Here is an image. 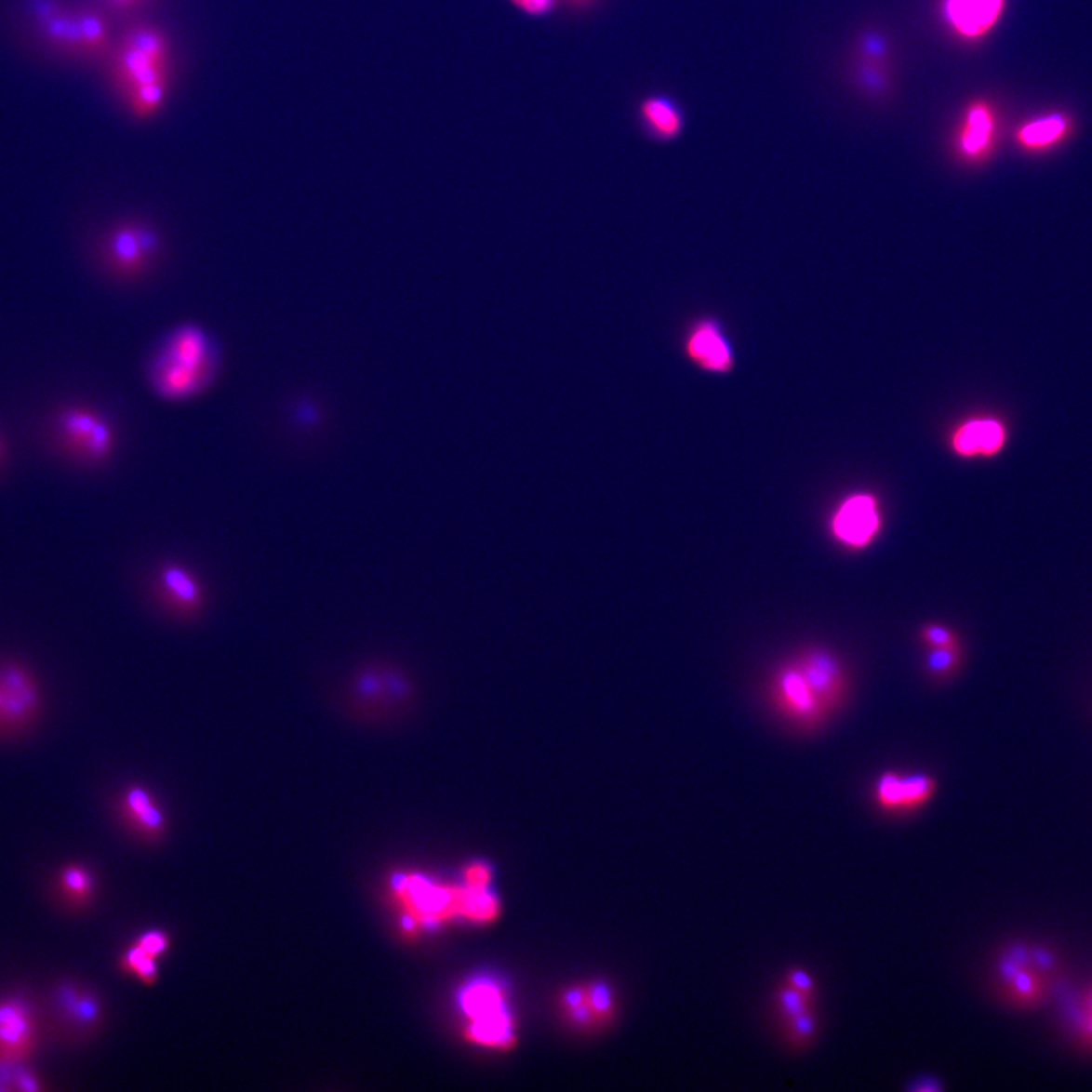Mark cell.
Segmentation results:
<instances>
[{"label":"cell","mask_w":1092,"mask_h":1092,"mask_svg":"<svg viewBox=\"0 0 1092 1092\" xmlns=\"http://www.w3.org/2000/svg\"><path fill=\"white\" fill-rule=\"evenodd\" d=\"M848 694L846 668L822 648H806L786 661L769 683L777 712L801 728L821 726Z\"/></svg>","instance_id":"cell-1"},{"label":"cell","mask_w":1092,"mask_h":1092,"mask_svg":"<svg viewBox=\"0 0 1092 1092\" xmlns=\"http://www.w3.org/2000/svg\"><path fill=\"white\" fill-rule=\"evenodd\" d=\"M220 365V345L206 328L178 325L149 353L146 381L156 396L182 401L206 391L218 379Z\"/></svg>","instance_id":"cell-2"},{"label":"cell","mask_w":1092,"mask_h":1092,"mask_svg":"<svg viewBox=\"0 0 1092 1092\" xmlns=\"http://www.w3.org/2000/svg\"><path fill=\"white\" fill-rule=\"evenodd\" d=\"M391 891L401 909V926L406 935L459 918L492 923L499 915V903L489 887L445 885L415 872H398L392 879Z\"/></svg>","instance_id":"cell-3"},{"label":"cell","mask_w":1092,"mask_h":1092,"mask_svg":"<svg viewBox=\"0 0 1092 1092\" xmlns=\"http://www.w3.org/2000/svg\"><path fill=\"white\" fill-rule=\"evenodd\" d=\"M348 707L363 723H399L415 716L422 701L419 682L406 666L392 659H374L353 671Z\"/></svg>","instance_id":"cell-4"},{"label":"cell","mask_w":1092,"mask_h":1092,"mask_svg":"<svg viewBox=\"0 0 1092 1092\" xmlns=\"http://www.w3.org/2000/svg\"><path fill=\"white\" fill-rule=\"evenodd\" d=\"M1055 981V962L1041 950L1024 945L1010 947L998 961V990L1012 1006H1041L1051 994Z\"/></svg>","instance_id":"cell-5"},{"label":"cell","mask_w":1092,"mask_h":1092,"mask_svg":"<svg viewBox=\"0 0 1092 1092\" xmlns=\"http://www.w3.org/2000/svg\"><path fill=\"white\" fill-rule=\"evenodd\" d=\"M45 712V690L35 671L17 659L0 660V739L25 735Z\"/></svg>","instance_id":"cell-6"},{"label":"cell","mask_w":1092,"mask_h":1092,"mask_svg":"<svg viewBox=\"0 0 1092 1092\" xmlns=\"http://www.w3.org/2000/svg\"><path fill=\"white\" fill-rule=\"evenodd\" d=\"M58 448L64 456L87 466H96L112 457L115 435L100 413L86 406H66L54 418Z\"/></svg>","instance_id":"cell-7"},{"label":"cell","mask_w":1092,"mask_h":1092,"mask_svg":"<svg viewBox=\"0 0 1092 1092\" xmlns=\"http://www.w3.org/2000/svg\"><path fill=\"white\" fill-rule=\"evenodd\" d=\"M460 1006L468 1017L466 1036L471 1043L497 1050H509L516 1043L504 992L497 983L478 980L466 986L461 991Z\"/></svg>","instance_id":"cell-8"},{"label":"cell","mask_w":1092,"mask_h":1092,"mask_svg":"<svg viewBox=\"0 0 1092 1092\" xmlns=\"http://www.w3.org/2000/svg\"><path fill=\"white\" fill-rule=\"evenodd\" d=\"M680 346L687 362L702 374L728 375L735 367L730 337L714 316H699L690 321Z\"/></svg>","instance_id":"cell-9"},{"label":"cell","mask_w":1092,"mask_h":1092,"mask_svg":"<svg viewBox=\"0 0 1092 1092\" xmlns=\"http://www.w3.org/2000/svg\"><path fill=\"white\" fill-rule=\"evenodd\" d=\"M153 593L166 613L180 619L196 618L206 607V588L184 563H163L153 575Z\"/></svg>","instance_id":"cell-10"},{"label":"cell","mask_w":1092,"mask_h":1092,"mask_svg":"<svg viewBox=\"0 0 1092 1092\" xmlns=\"http://www.w3.org/2000/svg\"><path fill=\"white\" fill-rule=\"evenodd\" d=\"M882 513L872 493L856 492L844 498L830 519V531L841 545L863 550L879 536Z\"/></svg>","instance_id":"cell-11"},{"label":"cell","mask_w":1092,"mask_h":1092,"mask_svg":"<svg viewBox=\"0 0 1092 1092\" xmlns=\"http://www.w3.org/2000/svg\"><path fill=\"white\" fill-rule=\"evenodd\" d=\"M37 1043V1021L21 998L0 1000V1064L23 1062Z\"/></svg>","instance_id":"cell-12"},{"label":"cell","mask_w":1092,"mask_h":1092,"mask_svg":"<svg viewBox=\"0 0 1092 1092\" xmlns=\"http://www.w3.org/2000/svg\"><path fill=\"white\" fill-rule=\"evenodd\" d=\"M158 249V235L148 226L125 223L108 234L103 255L112 271L132 275L153 259Z\"/></svg>","instance_id":"cell-13"},{"label":"cell","mask_w":1092,"mask_h":1092,"mask_svg":"<svg viewBox=\"0 0 1092 1092\" xmlns=\"http://www.w3.org/2000/svg\"><path fill=\"white\" fill-rule=\"evenodd\" d=\"M937 788V780L925 772H883L874 784V801L885 812H912L932 800Z\"/></svg>","instance_id":"cell-14"},{"label":"cell","mask_w":1092,"mask_h":1092,"mask_svg":"<svg viewBox=\"0 0 1092 1092\" xmlns=\"http://www.w3.org/2000/svg\"><path fill=\"white\" fill-rule=\"evenodd\" d=\"M1006 442V432L994 419H969L957 425L950 435V448L962 459L992 457Z\"/></svg>","instance_id":"cell-15"},{"label":"cell","mask_w":1092,"mask_h":1092,"mask_svg":"<svg viewBox=\"0 0 1092 1092\" xmlns=\"http://www.w3.org/2000/svg\"><path fill=\"white\" fill-rule=\"evenodd\" d=\"M1005 0H945V19L959 35L978 38L994 28Z\"/></svg>","instance_id":"cell-16"},{"label":"cell","mask_w":1092,"mask_h":1092,"mask_svg":"<svg viewBox=\"0 0 1092 1092\" xmlns=\"http://www.w3.org/2000/svg\"><path fill=\"white\" fill-rule=\"evenodd\" d=\"M813 994L797 990L784 981L777 994V1007L788 1021V1031L793 1043H807L817 1031L812 1007Z\"/></svg>","instance_id":"cell-17"},{"label":"cell","mask_w":1092,"mask_h":1092,"mask_svg":"<svg viewBox=\"0 0 1092 1092\" xmlns=\"http://www.w3.org/2000/svg\"><path fill=\"white\" fill-rule=\"evenodd\" d=\"M57 1006L62 1019L81 1031L95 1029L102 1015L98 997L72 983L58 986Z\"/></svg>","instance_id":"cell-18"},{"label":"cell","mask_w":1092,"mask_h":1092,"mask_svg":"<svg viewBox=\"0 0 1092 1092\" xmlns=\"http://www.w3.org/2000/svg\"><path fill=\"white\" fill-rule=\"evenodd\" d=\"M120 809L127 821L148 836H158L165 829V815L148 789L131 786L124 793Z\"/></svg>","instance_id":"cell-19"},{"label":"cell","mask_w":1092,"mask_h":1092,"mask_svg":"<svg viewBox=\"0 0 1092 1092\" xmlns=\"http://www.w3.org/2000/svg\"><path fill=\"white\" fill-rule=\"evenodd\" d=\"M639 113L645 127L660 140H673L682 132V114L670 99L661 96L645 99Z\"/></svg>","instance_id":"cell-20"},{"label":"cell","mask_w":1092,"mask_h":1092,"mask_svg":"<svg viewBox=\"0 0 1092 1092\" xmlns=\"http://www.w3.org/2000/svg\"><path fill=\"white\" fill-rule=\"evenodd\" d=\"M994 114L990 108L983 103L969 108L959 137L962 153L966 156H979L985 153L994 136Z\"/></svg>","instance_id":"cell-21"},{"label":"cell","mask_w":1092,"mask_h":1092,"mask_svg":"<svg viewBox=\"0 0 1092 1092\" xmlns=\"http://www.w3.org/2000/svg\"><path fill=\"white\" fill-rule=\"evenodd\" d=\"M566 1007L575 1019L593 1022L607 1019L612 1005L606 991L595 986H584L566 995Z\"/></svg>","instance_id":"cell-22"},{"label":"cell","mask_w":1092,"mask_h":1092,"mask_svg":"<svg viewBox=\"0 0 1092 1092\" xmlns=\"http://www.w3.org/2000/svg\"><path fill=\"white\" fill-rule=\"evenodd\" d=\"M122 43L140 50L144 55L153 58V61L161 64H168L170 61L167 38L155 26L134 23L125 31Z\"/></svg>","instance_id":"cell-23"},{"label":"cell","mask_w":1092,"mask_h":1092,"mask_svg":"<svg viewBox=\"0 0 1092 1092\" xmlns=\"http://www.w3.org/2000/svg\"><path fill=\"white\" fill-rule=\"evenodd\" d=\"M1067 120L1059 114L1047 115L1024 125L1019 131V143L1027 148H1044L1059 140L1067 131Z\"/></svg>","instance_id":"cell-24"},{"label":"cell","mask_w":1092,"mask_h":1092,"mask_svg":"<svg viewBox=\"0 0 1092 1092\" xmlns=\"http://www.w3.org/2000/svg\"><path fill=\"white\" fill-rule=\"evenodd\" d=\"M156 64H161V62L153 61V58L144 55L140 50L120 43L119 49L115 50L114 58H113V76H114L115 84L120 88H124L131 79L136 78L137 74L148 71Z\"/></svg>","instance_id":"cell-25"},{"label":"cell","mask_w":1092,"mask_h":1092,"mask_svg":"<svg viewBox=\"0 0 1092 1092\" xmlns=\"http://www.w3.org/2000/svg\"><path fill=\"white\" fill-rule=\"evenodd\" d=\"M83 31L84 54L91 57L103 55L108 49V26L102 14L93 8L78 9Z\"/></svg>","instance_id":"cell-26"},{"label":"cell","mask_w":1092,"mask_h":1092,"mask_svg":"<svg viewBox=\"0 0 1092 1092\" xmlns=\"http://www.w3.org/2000/svg\"><path fill=\"white\" fill-rule=\"evenodd\" d=\"M58 885L62 896L72 903H86L93 892V877L90 871L81 865H67L60 872Z\"/></svg>","instance_id":"cell-27"},{"label":"cell","mask_w":1092,"mask_h":1092,"mask_svg":"<svg viewBox=\"0 0 1092 1092\" xmlns=\"http://www.w3.org/2000/svg\"><path fill=\"white\" fill-rule=\"evenodd\" d=\"M167 84L168 79H161L127 95L132 114L139 119H149L156 112H160L167 93Z\"/></svg>","instance_id":"cell-28"},{"label":"cell","mask_w":1092,"mask_h":1092,"mask_svg":"<svg viewBox=\"0 0 1092 1092\" xmlns=\"http://www.w3.org/2000/svg\"><path fill=\"white\" fill-rule=\"evenodd\" d=\"M156 957L151 956L148 952L141 950L139 945H132L131 949L125 952L124 957L120 959V966L124 971H129L139 976V979L153 985L155 983L156 976H158V966L155 962Z\"/></svg>","instance_id":"cell-29"},{"label":"cell","mask_w":1092,"mask_h":1092,"mask_svg":"<svg viewBox=\"0 0 1092 1092\" xmlns=\"http://www.w3.org/2000/svg\"><path fill=\"white\" fill-rule=\"evenodd\" d=\"M1072 1029L1080 1044L1092 1050V983L1077 1000L1072 1014Z\"/></svg>","instance_id":"cell-30"},{"label":"cell","mask_w":1092,"mask_h":1092,"mask_svg":"<svg viewBox=\"0 0 1092 1092\" xmlns=\"http://www.w3.org/2000/svg\"><path fill=\"white\" fill-rule=\"evenodd\" d=\"M961 659V646L959 648H932L927 658V670L937 677H945L959 668Z\"/></svg>","instance_id":"cell-31"},{"label":"cell","mask_w":1092,"mask_h":1092,"mask_svg":"<svg viewBox=\"0 0 1092 1092\" xmlns=\"http://www.w3.org/2000/svg\"><path fill=\"white\" fill-rule=\"evenodd\" d=\"M69 17H71V9L61 8L40 25L47 42L57 49L64 50Z\"/></svg>","instance_id":"cell-32"},{"label":"cell","mask_w":1092,"mask_h":1092,"mask_svg":"<svg viewBox=\"0 0 1092 1092\" xmlns=\"http://www.w3.org/2000/svg\"><path fill=\"white\" fill-rule=\"evenodd\" d=\"M921 639L932 648H959L961 641L949 627L942 624H927L921 630Z\"/></svg>","instance_id":"cell-33"},{"label":"cell","mask_w":1092,"mask_h":1092,"mask_svg":"<svg viewBox=\"0 0 1092 1092\" xmlns=\"http://www.w3.org/2000/svg\"><path fill=\"white\" fill-rule=\"evenodd\" d=\"M62 52H66V54L72 55V57L84 55V38L83 31H81V23H79L78 9H71L66 42H64V50Z\"/></svg>","instance_id":"cell-34"},{"label":"cell","mask_w":1092,"mask_h":1092,"mask_svg":"<svg viewBox=\"0 0 1092 1092\" xmlns=\"http://www.w3.org/2000/svg\"><path fill=\"white\" fill-rule=\"evenodd\" d=\"M168 942H170V939H168L166 933L153 930V932L143 933L136 944L141 950L148 952V954H151V956L158 957L161 952H165L167 950Z\"/></svg>","instance_id":"cell-35"},{"label":"cell","mask_w":1092,"mask_h":1092,"mask_svg":"<svg viewBox=\"0 0 1092 1092\" xmlns=\"http://www.w3.org/2000/svg\"><path fill=\"white\" fill-rule=\"evenodd\" d=\"M490 877H492V872L485 863H473L464 871V883L469 886L481 887V889L489 887Z\"/></svg>","instance_id":"cell-36"},{"label":"cell","mask_w":1092,"mask_h":1092,"mask_svg":"<svg viewBox=\"0 0 1092 1092\" xmlns=\"http://www.w3.org/2000/svg\"><path fill=\"white\" fill-rule=\"evenodd\" d=\"M13 1089L29 1092L42 1091L43 1085L40 1084V1080L37 1079L35 1074H33L31 1072H26V1070H21V1072H16V1074H14Z\"/></svg>","instance_id":"cell-37"},{"label":"cell","mask_w":1092,"mask_h":1092,"mask_svg":"<svg viewBox=\"0 0 1092 1092\" xmlns=\"http://www.w3.org/2000/svg\"><path fill=\"white\" fill-rule=\"evenodd\" d=\"M786 983L797 988V990L805 991L807 994H815V985H813L812 978L806 973L805 969H792L789 971Z\"/></svg>","instance_id":"cell-38"},{"label":"cell","mask_w":1092,"mask_h":1092,"mask_svg":"<svg viewBox=\"0 0 1092 1092\" xmlns=\"http://www.w3.org/2000/svg\"><path fill=\"white\" fill-rule=\"evenodd\" d=\"M557 0H524L519 9L530 16H543L554 8Z\"/></svg>","instance_id":"cell-39"},{"label":"cell","mask_w":1092,"mask_h":1092,"mask_svg":"<svg viewBox=\"0 0 1092 1092\" xmlns=\"http://www.w3.org/2000/svg\"><path fill=\"white\" fill-rule=\"evenodd\" d=\"M62 7L55 4L54 0H33V14L37 17L38 23L42 25L47 19L58 13Z\"/></svg>","instance_id":"cell-40"},{"label":"cell","mask_w":1092,"mask_h":1092,"mask_svg":"<svg viewBox=\"0 0 1092 1092\" xmlns=\"http://www.w3.org/2000/svg\"><path fill=\"white\" fill-rule=\"evenodd\" d=\"M107 2L108 5L112 7V8L115 9V11L125 13V11H131V9L136 8L137 5H139V2H141V0H107Z\"/></svg>","instance_id":"cell-41"},{"label":"cell","mask_w":1092,"mask_h":1092,"mask_svg":"<svg viewBox=\"0 0 1092 1092\" xmlns=\"http://www.w3.org/2000/svg\"><path fill=\"white\" fill-rule=\"evenodd\" d=\"M566 2L574 8H588L589 5L593 4L595 0H566Z\"/></svg>","instance_id":"cell-42"},{"label":"cell","mask_w":1092,"mask_h":1092,"mask_svg":"<svg viewBox=\"0 0 1092 1092\" xmlns=\"http://www.w3.org/2000/svg\"><path fill=\"white\" fill-rule=\"evenodd\" d=\"M5 457H7V444H5L4 437L0 435V464L4 463Z\"/></svg>","instance_id":"cell-43"},{"label":"cell","mask_w":1092,"mask_h":1092,"mask_svg":"<svg viewBox=\"0 0 1092 1092\" xmlns=\"http://www.w3.org/2000/svg\"><path fill=\"white\" fill-rule=\"evenodd\" d=\"M510 2H512V4H513L514 7H518V8H519V7H521V4H522V2H524V0H510Z\"/></svg>","instance_id":"cell-44"}]
</instances>
